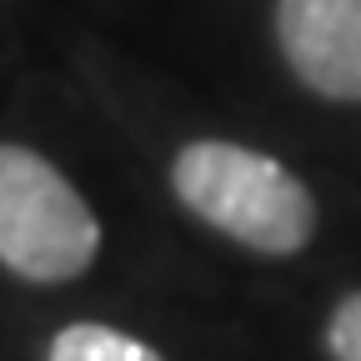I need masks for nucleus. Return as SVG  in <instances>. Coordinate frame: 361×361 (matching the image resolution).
Instances as JSON below:
<instances>
[{
	"instance_id": "obj_1",
	"label": "nucleus",
	"mask_w": 361,
	"mask_h": 361,
	"mask_svg": "<svg viewBox=\"0 0 361 361\" xmlns=\"http://www.w3.org/2000/svg\"><path fill=\"white\" fill-rule=\"evenodd\" d=\"M171 191L201 226L256 256H296L316 236V196L306 180L241 141H186L171 161Z\"/></svg>"
},
{
	"instance_id": "obj_2",
	"label": "nucleus",
	"mask_w": 361,
	"mask_h": 361,
	"mask_svg": "<svg viewBox=\"0 0 361 361\" xmlns=\"http://www.w3.org/2000/svg\"><path fill=\"white\" fill-rule=\"evenodd\" d=\"M101 256V216L35 146L0 141V266L35 286H66Z\"/></svg>"
},
{
	"instance_id": "obj_3",
	"label": "nucleus",
	"mask_w": 361,
	"mask_h": 361,
	"mask_svg": "<svg viewBox=\"0 0 361 361\" xmlns=\"http://www.w3.org/2000/svg\"><path fill=\"white\" fill-rule=\"evenodd\" d=\"M271 30L311 96L361 106V0H276Z\"/></svg>"
},
{
	"instance_id": "obj_4",
	"label": "nucleus",
	"mask_w": 361,
	"mask_h": 361,
	"mask_svg": "<svg viewBox=\"0 0 361 361\" xmlns=\"http://www.w3.org/2000/svg\"><path fill=\"white\" fill-rule=\"evenodd\" d=\"M45 361H166L151 341L130 336L106 322H71L51 336Z\"/></svg>"
},
{
	"instance_id": "obj_5",
	"label": "nucleus",
	"mask_w": 361,
	"mask_h": 361,
	"mask_svg": "<svg viewBox=\"0 0 361 361\" xmlns=\"http://www.w3.org/2000/svg\"><path fill=\"white\" fill-rule=\"evenodd\" d=\"M326 351L331 361H361V291L341 296L326 316Z\"/></svg>"
}]
</instances>
